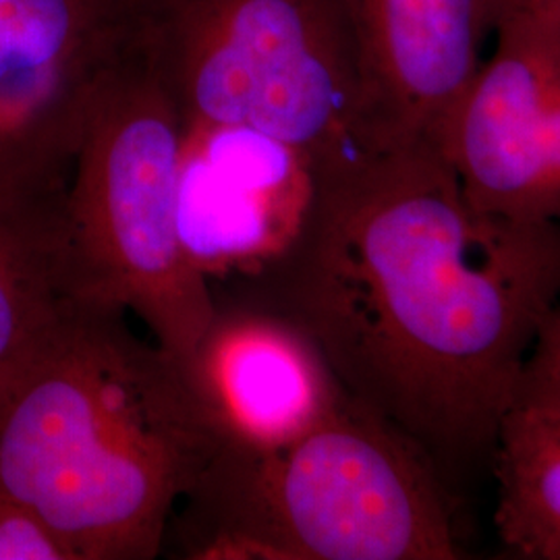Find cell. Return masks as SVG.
I'll return each mask as SVG.
<instances>
[{"instance_id": "cell-4", "label": "cell", "mask_w": 560, "mask_h": 560, "mask_svg": "<svg viewBox=\"0 0 560 560\" xmlns=\"http://www.w3.org/2000/svg\"><path fill=\"white\" fill-rule=\"evenodd\" d=\"M138 9L141 48L183 122L279 141L314 180L390 154L347 0H138Z\"/></svg>"}, {"instance_id": "cell-8", "label": "cell", "mask_w": 560, "mask_h": 560, "mask_svg": "<svg viewBox=\"0 0 560 560\" xmlns=\"http://www.w3.org/2000/svg\"><path fill=\"white\" fill-rule=\"evenodd\" d=\"M314 200L310 166L260 133L183 122L177 229L208 280L258 272L300 235Z\"/></svg>"}, {"instance_id": "cell-9", "label": "cell", "mask_w": 560, "mask_h": 560, "mask_svg": "<svg viewBox=\"0 0 560 560\" xmlns=\"http://www.w3.org/2000/svg\"><path fill=\"white\" fill-rule=\"evenodd\" d=\"M179 361L222 441L275 451L300 439L342 395L314 342L279 314L229 298Z\"/></svg>"}, {"instance_id": "cell-13", "label": "cell", "mask_w": 560, "mask_h": 560, "mask_svg": "<svg viewBox=\"0 0 560 560\" xmlns=\"http://www.w3.org/2000/svg\"><path fill=\"white\" fill-rule=\"evenodd\" d=\"M0 560H73L59 538L0 488Z\"/></svg>"}, {"instance_id": "cell-17", "label": "cell", "mask_w": 560, "mask_h": 560, "mask_svg": "<svg viewBox=\"0 0 560 560\" xmlns=\"http://www.w3.org/2000/svg\"><path fill=\"white\" fill-rule=\"evenodd\" d=\"M541 328H546V330H550L555 335H560V305L548 316V320L544 322Z\"/></svg>"}, {"instance_id": "cell-11", "label": "cell", "mask_w": 560, "mask_h": 560, "mask_svg": "<svg viewBox=\"0 0 560 560\" xmlns=\"http://www.w3.org/2000/svg\"><path fill=\"white\" fill-rule=\"evenodd\" d=\"M65 187L0 189V407L73 295Z\"/></svg>"}, {"instance_id": "cell-10", "label": "cell", "mask_w": 560, "mask_h": 560, "mask_svg": "<svg viewBox=\"0 0 560 560\" xmlns=\"http://www.w3.org/2000/svg\"><path fill=\"white\" fill-rule=\"evenodd\" d=\"M372 117L388 152L439 145L481 67L488 0H347Z\"/></svg>"}, {"instance_id": "cell-14", "label": "cell", "mask_w": 560, "mask_h": 560, "mask_svg": "<svg viewBox=\"0 0 560 560\" xmlns=\"http://www.w3.org/2000/svg\"><path fill=\"white\" fill-rule=\"evenodd\" d=\"M521 397L560 402V335L540 328L523 370Z\"/></svg>"}, {"instance_id": "cell-5", "label": "cell", "mask_w": 560, "mask_h": 560, "mask_svg": "<svg viewBox=\"0 0 560 560\" xmlns=\"http://www.w3.org/2000/svg\"><path fill=\"white\" fill-rule=\"evenodd\" d=\"M183 119L140 46L102 78L65 187L73 295L138 316L187 360L217 314L210 280L177 229Z\"/></svg>"}, {"instance_id": "cell-16", "label": "cell", "mask_w": 560, "mask_h": 560, "mask_svg": "<svg viewBox=\"0 0 560 560\" xmlns=\"http://www.w3.org/2000/svg\"><path fill=\"white\" fill-rule=\"evenodd\" d=\"M42 183H52V180L27 177L25 173H21L13 162L7 159V154L0 148V189L2 187H20V185H42Z\"/></svg>"}, {"instance_id": "cell-3", "label": "cell", "mask_w": 560, "mask_h": 560, "mask_svg": "<svg viewBox=\"0 0 560 560\" xmlns=\"http://www.w3.org/2000/svg\"><path fill=\"white\" fill-rule=\"evenodd\" d=\"M177 506L180 559H460L434 460L345 393L280 448L224 444Z\"/></svg>"}, {"instance_id": "cell-7", "label": "cell", "mask_w": 560, "mask_h": 560, "mask_svg": "<svg viewBox=\"0 0 560 560\" xmlns=\"http://www.w3.org/2000/svg\"><path fill=\"white\" fill-rule=\"evenodd\" d=\"M138 46V0H0L7 159L34 179H67L98 83Z\"/></svg>"}, {"instance_id": "cell-1", "label": "cell", "mask_w": 560, "mask_h": 560, "mask_svg": "<svg viewBox=\"0 0 560 560\" xmlns=\"http://www.w3.org/2000/svg\"><path fill=\"white\" fill-rule=\"evenodd\" d=\"M233 287L430 459L492 455L560 305V222L483 212L441 148L418 143L314 180L300 235Z\"/></svg>"}, {"instance_id": "cell-6", "label": "cell", "mask_w": 560, "mask_h": 560, "mask_svg": "<svg viewBox=\"0 0 560 560\" xmlns=\"http://www.w3.org/2000/svg\"><path fill=\"white\" fill-rule=\"evenodd\" d=\"M439 148L476 208L560 222V23L511 15Z\"/></svg>"}, {"instance_id": "cell-12", "label": "cell", "mask_w": 560, "mask_h": 560, "mask_svg": "<svg viewBox=\"0 0 560 560\" xmlns=\"http://www.w3.org/2000/svg\"><path fill=\"white\" fill-rule=\"evenodd\" d=\"M494 523L511 557L560 560V402L521 397L494 451Z\"/></svg>"}, {"instance_id": "cell-2", "label": "cell", "mask_w": 560, "mask_h": 560, "mask_svg": "<svg viewBox=\"0 0 560 560\" xmlns=\"http://www.w3.org/2000/svg\"><path fill=\"white\" fill-rule=\"evenodd\" d=\"M127 310L71 295L0 407V488L73 560H150L224 441Z\"/></svg>"}, {"instance_id": "cell-15", "label": "cell", "mask_w": 560, "mask_h": 560, "mask_svg": "<svg viewBox=\"0 0 560 560\" xmlns=\"http://www.w3.org/2000/svg\"><path fill=\"white\" fill-rule=\"evenodd\" d=\"M490 27L501 18L523 15L560 23V0H488Z\"/></svg>"}]
</instances>
